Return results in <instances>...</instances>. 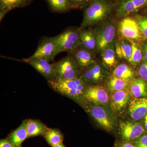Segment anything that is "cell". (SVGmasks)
I'll use <instances>...</instances> for the list:
<instances>
[{"label":"cell","mask_w":147,"mask_h":147,"mask_svg":"<svg viewBox=\"0 0 147 147\" xmlns=\"http://www.w3.org/2000/svg\"><path fill=\"white\" fill-rule=\"evenodd\" d=\"M48 83L55 92L74 100L88 111V102L84 97V92L88 84L82 75L71 79H63L55 77Z\"/></svg>","instance_id":"cell-1"},{"label":"cell","mask_w":147,"mask_h":147,"mask_svg":"<svg viewBox=\"0 0 147 147\" xmlns=\"http://www.w3.org/2000/svg\"><path fill=\"white\" fill-rule=\"evenodd\" d=\"M114 3L107 0H94L84 9L81 30L91 28L107 21L114 12Z\"/></svg>","instance_id":"cell-2"},{"label":"cell","mask_w":147,"mask_h":147,"mask_svg":"<svg viewBox=\"0 0 147 147\" xmlns=\"http://www.w3.org/2000/svg\"><path fill=\"white\" fill-rule=\"evenodd\" d=\"M81 30L79 28L70 27L53 37L59 53L64 52L71 53L79 47Z\"/></svg>","instance_id":"cell-3"},{"label":"cell","mask_w":147,"mask_h":147,"mask_svg":"<svg viewBox=\"0 0 147 147\" xmlns=\"http://www.w3.org/2000/svg\"><path fill=\"white\" fill-rule=\"evenodd\" d=\"M121 18L118 25L117 32L121 38L141 44L144 40L134 16Z\"/></svg>","instance_id":"cell-4"},{"label":"cell","mask_w":147,"mask_h":147,"mask_svg":"<svg viewBox=\"0 0 147 147\" xmlns=\"http://www.w3.org/2000/svg\"><path fill=\"white\" fill-rule=\"evenodd\" d=\"M53 64L55 77L60 79H74L82 75V70L70 54Z\"/></svg>","instance_id":"cell-5"},{"label":"cell","mask_w":147,"mask_h":147,"mask_svg":"<svg viewBox=\"0 0 147 147\" xmlns=\"http://www.w3.org/2000/svg\"><path fill=\"white\" fill-rule=\"evenodd\" d=\"M88 111L98 123L107 131H111L115 127V117L108 106L88 102Z\"/></svg>","instance_id":"cell-6"},{"label":"cell","mask_w":147,"mask_h":147,"mask_svg":"<svg viewBox=\"0 0 147 147\" xmlns=\"http://www.w3.org/2000/svg\"><path fill=\"white\" fill-rule=\"evenodd\" d=\"M113 13L117 18L133 16L147 6V0H115Z\"/></svg>","instance_id":"cell-7"},{"label":"cell","mask_w":147,"mask_h":147,"mask_svg":"<svg viewBox=\"0 0 147 147\" xmlns=\"http://www.w3.org/2000/svg\"><path fill=\"white\" fill-rule=\"evenodd\" d=\"M94 29L97 40V51L100 52L108 45L115 42L117 30L113 21H106L100 26Z\"/></svg>","instance_id":"cell-8"},{"label":"cell","mask_w":147,"mask_h":147,"mask_svg":"<svg viewBox=\"0 0 147 147\" xmlns=\"http://www.w3.org/2000/svg\"><path fill=\"white\" fill-rule=\"evenodd\" d=\"M59 53L53 37H45L40 41L34 54L29 58H42L51 62Z\"/></svg>","instance_id":"cell-9"},{"label":"cell","mask_w":147,"mask_h":147,"mask_svg":"<svg viewBox=\"0 0 147 147\" xmlns=\"http://www.w3.org/2000/svg\"><path fill=\"white\" fill-rule=\"evenodd\" d=\"M84 97L88 102L96 105H110V98L107 90L100 85H90L84 92Z\"/></svg>","instance_id":"cell-10"},{"label":"cell","mask_w":147,"mask_h":147,"mask_svg":"<svg viewBox=\"0 0 147 147\" xmlns=\"http://www.w3.org/2000/svg\"><path fill=\"white\" fill-rule=\"evenodd\" d=\"M82 75L88 85H94L105 81L108 73L103 66L96 62L82 70Z\"/></svg>","instance_id":"cell-11"},{"label":"cell","mask_w":147,"mask_h":147,"mask_svg":"<svg viewBox=\"0 0 147 147\" xmlns=\"http://www.w3.org/2000/svg\"><path fill=\"white\" fill-rule=\"evenodd\" d=\"M22 61L29 64L35 69L38 73L42 75L47 82L51 81L56 76L55 69L53 64L42 58L23 59Z\"/></svg>","instance_id":"cell-12"},{"label":"cell","mask_w":147,"mask_h":147,"mask_svg":"<svg viewBox=\"0 0 147 147\" xmlns=\"http://www.w3.org/2000/svg\"><path fill=\"white\" fill-rule=\"evenodd\" d=\"M119 127L122 137L127 141L136 140L141 137L145 131L143 126L138 122H121Z\"/></svg>","instance_id":"cell-13"},{"label":"cell","mask_w":147,"mask_h":147,"mask_svg":"<svg viewBox=\"0 0 147 147\" xmlns=\"http://www.w3.org/2000/svg\"><path fill=\"white\" fill-rule=\"evenodd\" d=\"M79 47L93 54L97 51V40L94 29L89 28L81 30Z\"/></svg>","instance_id":"cell-14"},{"label":"cell","mask_w":147,"mask_h":147,"mask_svg":"<svg viewBox=\"0 0 147 147\" xmlns=\"http://www.w3.org/2000/svg\"><path fill=\"white\" fill-rule=\"evenodd\" d=\"M129 113L134 121L144 117L147 114V97L134 98L129 105Z\"/></svg>","instance_id":"cell-15"},{"label":"cell","mask_w":147,"mask_h":147,"mask_svg":"<svg viewBox=\"0 0 147 147\" xmlns=\"http://www.w3.org/2000/svg\"><path fill=\"white\" fill-rule=\"evenodd\" d=\"M70 54L82 71L96 62L94 54L80 47L76 48Z\"/></svg>","instance_id":"cell-16"},{"label":"cell","mask_w":147,"mask_h":147,"mask_svg":"<svg viewBox=\"0 0 147 147\" xmlns=\"http://www.w3.org/2000/svg\"><path fill=\"white\" fill-rule=\"evenodd\" d=\"M129 89L112 93L110 96V106L112 110L119 111L128 103L130 96Z\"/></svg>","instance_id":"cell-17"},{"label":"cell","mask_w":147,"mask_h":147,"mask_svg":"<svg viewBox=\"0 0 147 147\" xmlns=\"http://www.w3.org/2000/svg\"><path fill=\"white\" fill-rule=\"evenodd\" d=\"M34 0H0V21L10 11L30 5Z\"/></svg>","instance_id":"cell-18"},{"label":"cell","mask_w":147,"mask_h":147,"mask_svg":"<svg viewBox=\"0 0 147 147\" xmlns=\"http://www.w3.org/2000/svg\"><path fill=\"white\" fill-rule=\"evenodd\" d=\"M102 65L106 69L115 68L117 64L115 42L104 48L100 52Z\"/></svg>","instance_id":"cell-19"},{"label":"cell","mask_w":147,"mask_h":147,"mask_svg":"<svg viewBox=\"0 0 147 147\" xmlns=\"http://www.w3.org/2000/svg\"><path fill=\"white\" fill-rule=\"evenodd\" d=\"M115 46L118 59L128 61L132 53V45L131 41L121 38L115 41Z\"/></svg>","instance_id":"cell-20"},{"label":"cell","mask_w":147,"mask_h":147,"mask_svg":"<svg viewBox=\"0 0 147 147\" xmlns=\"http://www.w3.org/2000/svg\"><path fill=\"white\" fill-rule=\"evenodd\" d=\"M129 91L134 98L147 97V82L140 78L133 79L129 83Z\"/></svg>","instance_id":"cell-21"},{"label":"cell","mask_w":147,"mask_h":147,"mask_svg":"<svg viewBox=\"0 0 147 147\" xmlns=\"http://www.w3.org/2000/svg\"><path fill=\"white\" fill-rule=\"evenodd\" d=\"M26 121H24L14 131L11 132L9 137V141L15 147H21L23 142L28 138Z\"/></svg>","instance_id":"cell-22"},{"label":"cell","mask_w":147,"mask_h":147,"mask_svg":"<svg viewBox=\"0 0 147 147\" xmlns=\"http://www.w3.org/2000/svg\"><path fill=\"white\" fill-rule=\"evenodd\" d=\"M26 121L28 138L44 135L49 127L38 120L28 119Z\"/></svg>","instance_id":"cell-23"},{"label":"cell","mask_w":147,"mask_h":147,"mask_svg":"<svg viewBox=\"0 0 147 147\" xmlns=\"http://www.w3.org/2000/svg\"><path fill=\"white\" fill-rule=\"evenodd\" d=\"M112 75L130 82L135 79L136 73L131 67L126 64L121 63L116 66Z\"/></svg>","instance_id":"cell-24"},{"label":"cell","mask_w":147,"mask_h":147,"mask_svg":"<svg viewBox=\"0 0 147 147\" xmlns=\"http://www.w3.org/2000/svg\"><path fill=\"white\" fill-rule=\"evenodd\" d=\"M130 82L111 76L108 78L106 83L107 89L109 92H114L128 89Z\"/></svg>","instance_id":"cell-25"},{"label":"cell","mask_w":147,"mask_h":147,"mask_svg":"<svg viewBox=\"0 0 147 147\" xmlns=\"http://www.w3.org/2000/svg\"><path fill=\"white\" fill-rule=\"evenodd\" d=\"M132 45V53L128 61L130 65L134 67L139 65L144 60V55L141 47V44L131 41Z\"/></svg>","instance_id":"cell-26"},{"label":"cell","mask_w":147,"mask_h":147,"mask_svg":"<svg viewBox=\"0 0 147 147\" xmlns=\"http://www.w3.org/2000/svg\"><path fill=\"white\" fill-rule=\"evenodd\" d=\"M43 137L52 146L63 142V135L57 129L48 128Z\"/></svg>","instance_id":"cell-27"},{"label":"cell","mask_w":147,"mask_h":147,"mask_svg":"<svg viewBox=\"0 0 147 147\" xmlns=\"http://www.w3.org/2000/svg\"><path fill=\"white\" fill-rule=\"evenodd\" d=\"M51 10L57 13H64L70 10L69 0H46Z\"/></svg>","instance_id":"cell-28"},{"label":"cell","mask_w":147,"mask_h":147,"mask_svg":"<svg viewBox=\"0 0 147 147\" xmlns=\"http://www.w3.org/2000/svg\"><path fill=\"white\" fill-rule=\"evenodd\" d=\"M133 16L137 21L144 40H147V15L138 13Z\"/></svg>","instance_id":"cell-29"},{"label":"cell","mask_w":147,"mask_h":147,"mask_svg":"<svg viewBox=\"0 0 147 147\" xmlns=\"http://www.w3.org/2000/svg\"><path fill=\"white\" fill-rule=\"evenodd\" d=\"M94 0H69L70 9H82L86 8Z\"/></svg>","instance_id":"cell-30"},{"label":"cell","mask_w":147,"mask_h":147,"mask_svg":"<svg viewBox=\"0 0 147 147\" xmlns=\"http://www.w3.org/2000/svg\"><path fill=\"white\" fill-rule=\"evenodd\" d=\"M138 73L140 78L147 82V61L143 60L140 64Z\"/></svg>","instance_id":"cell-31"},{"label":"cell","mask_w":147,"mask_h":147,"mask_svg":"<svg viewBox=\"0 0 147 147\" xmlns=\"http://www.w3.org/2000/svg\"><path fill=\"white\" fill-rule=\"evenodd\" d=\"M134 144L136 147H147V134L142 135L135 140Z\"/></svg>","instance_id":"cell-32"},{"label":"cell","mask_w":147,"mask_h":147,"mask_svg":"<svg viewBox=\"0 0 147 147\" xmlns=\"http://www.w3.org/2000/svg\"><path fill=\"white\" fill-rule=\"evenodd\" d=\"M141 47L144 55V60L147 61V40H145L141 43Z\"/></svg>","instance_id":"cell-33"},{"label":"cell","mask_w":147,"mask_h":147,"mask_svg":"<svg viewBox=\"0 0 147 147\" xmlns=\"http://www.w3.org/2000/svg\"><path fill=\"white\" fill-rule=\"evenodd\" d=\"M0 147H15L11 144L9 139H1L0 141Z\"/></svg>","instance_id":"cell-34"},{"label":"cell","mask_w":147,"mask_h":147,"mask_svg":"<svg viewBox=\"0 0 147 147\" xmlns=\"http://www.w3.org/2000/svg\"><path fill=\"white\" fill-rule=\"evenodd\" d=\"M116 147H136L134 144L129 142L128 141L121 142L117 145Z\"/></svg>","instance_id":"cell-35"},{"label":"cell","mask_w":147,"mask_h":147,"mask_svg":"<svg viewBox=\"0 0 147 147\" xmlns=\"http://www.w3.org/2000/svg\"><path fill=\"white\" fill-rule=\"evenodd\" d=\"M140 13L147 15V6L140 11Z\"/></svg>","instance_id":"cell-36"},{"label":"cell","mask_w":147,"mask_h":147,"mask_svg":"<svg viewBox=\"0 0 147 147\" xmlns=\"http://www.w3.org/2000/svg\"><path fill=\"white\" fill-rule=\"evenodd\" d=\"M53 147H65L64 145L63 144V142H61V143H59L55 145V146H52Z\"/></svg>","instance_id":"cell-37"},{"label":"cell","mask_w":147,"mask_h":147,"mask_svg":"<svg viewBox=\"0 0 147 147\" xmlns=\"http://www.w3.org/2000/svg\"><path fill=\"white\" fill-rule=\"evenodd\" d=\"M145 126L147 129V114L145 117Z\"/></svg>","instance_id":"cell-38"},{"label":"cell","mask_w":147,"mask_h":147,"mask_svg":"<svg viewBox=\"0 0 147 147\" xmlns=\"http://www.w3.org/2000/svg\"><path fill=\"white\" fill-rule=\"evenodd\" d=\"M107 1H109L110 2L114 3L115 0H107Z\"/></svg>","instance_id":"cell-39"}]
</instances>
